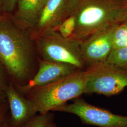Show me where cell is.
Masks as SVG:
<instances>
[{"instance_id": "15", "label": "cell", "mask_w": 127, "mask_h": 127, "mask_svg": "<svg viewBox=\"0 0 127 127\" xmlns=\"http://www.w3.org/2000/svg\"><path fill=\"white\" fill-rule=\"evenodd\" d=\"M75 27V18L73 16H70L61 24L57 31L64 37L69 38L72 36Z\"/></svg>"}, {"instance_id": "7", "label": "cell", "mask_w": 127, "mask_h": 127, "mask_svg": "<svg viewBox=\"0 0 127 127\" xmlns=\"http://www.w3.org/2000/svg\"><path fill=\"white\" fill-rule=\"evenodd\" d=\"M116 26L100 30L81 41L82 58L87 68L107 60L113 50L112 33Z\"/></svg>"}, {"instance_id": "16", "label": "cell", "mask_w": 127, "mask_h": 127, "mask_svg": "<svg viewBox=\"0 0 127 127\" xmlns=\"http://www.w3.org/2000/svg\"><path fill=\"white\" fill-rule=\"evenodd\" d=\"M9 110L7 100L0 102V127H3L7 120V114Z\"/></svg>"}, {"instance_id": "1", "label": "cell", "mask_w": 127, "mask_h": 127, "mask_svg": "<svg viewBox=\"0 0 127 127\" xmlns=\"http://www.w3.org/2000/svg\"><path fill=\"white\" fill-rule=\"evenodd\" d=\"M75 18L72 36L83 40L96 32L124 23L127 19L125 0H70L69 16Z\"/></svg>"}, {"instance_id": "2", "label": "cell", "mask_w": 127, "mask_h": 127, "mask_svg": "<svg viewBox=\"0 0 127 127\" xmlns=\"http://www.w3.org/2000/svg\"><path fill=\"white\" fill-rule=\"evenodd\" d=\"M86 78V69L79 70L63 79L32 89L26 93L27 98L40 114H48L84 93Z\"/></svg>"}, {"instance_id": "20", "label": "cell", "mask_w": 127, "mask_h": 127, "mask_svg": "<svg viewBox=\"0 0 127 127\" xmlns=\"http://www.w3.org/2000/svg\"><path fill=\"white\" fill-rule=\"evenodd\" d=\"M45 127H57V126L52 121V122H50V123H49L46 125V126Z\"/></svg>"}, {"instance_id": "21", "label": "cell", "mask_w": 127, "mask_h": 127, "mask_svg": "<svg viewBox=\"0 0 127 127\" xmlns=\"http://www.w3.org/2000/svg\"><path fill=\"white\" fill-rule=\"evenodd\" d=\"M1 7H2V0H0V10H1Z\"/></svg>"}, {"instance_id": "8", "label": "cell", "mask_w": 127, "mask_h": 127, "mask_svg": "<svg viewBox=\"0 0 127 127\" xmlns=\"http://www.w3.org/2000/svg\"><path fill=\"white\" fill-rule=\"evenodd\" d=\"M79 70L81 69L69 64L42 60L35 75L26 85L20 87L19 90L22 93L26 94L32 89L57 82Z\"/></svg>"}, {"instance_id": "12", "label": "cell", "mask_w": 127, "mask_h": 127, "mask_svg": "<svg viewBox=\"0 0 127 127\" xmlns=\"http://www.w3.org/2000/svg\"><path fill=\"white\" fill-rule=\"evenodd\" d=\"M113 50L127 48V25L120 24L114 27L112 33Z\"/></svg>"}, {"instance_id": "6", "label": "cell", "mask_w": 127, "mask_h": 127, "mask_svg": "<svg viewBox=\"0 0 127 127\" xmlns=\"http://www.w3.org/2000/svg\"><path fill=\"white\" fill-rule=\"evenodd\" d=\"M53 111L76 115L82 122L99 127H127V116L113 113L108 110L90 104L78 97L72 103L64 104Z\"/></svg>"}, {"instance_id": "4", "label": "cell", "mask_w": 127, "mask_h": 127, "mask_svg": "<svg viewBox=\"0 0 127 127\" xmlns=\"http://www.w3.org/2000/svg\"><path fill=\"white\" fill-rule=\"evenodd\" d=\"M38 48L44 60L69 64L84 69L81 41L65 38L58 31L43 34L37 38Z\"/></svg>"}, {"instance_id": "17", "label": "cell", "mask_w": 127, "mask_h": 127, "mask_svg": "<svg viewBox=\"0 0 127 127\" xmlns=\"http://www.w3.org/2000/svg\"><path fill=\"white\" fill-rule=\"evenodd\" d=\"M18 0H2V7L7 11H12L17 5Z\"/></svg>"}, {"instance_id": "24", "label": "cell", "mask_w": 127, "mask_h": 127, "mask_svg": "<svg viewBox=\"0 0 127 127\" xmlns=\"http://www.w3.org/2000/svg\"><path fill=\"white\" fill-rule=\"evenodd\" d=\"M125 0V1H126L127 2V0Z\"/></svg>"}, {"instance_id": "22", "label": "cell", "mask_w": 127, "mask_h": 127, "mask_svg": "<svg viewBox=\"0 0 127 127\" xmlns=\"http://www.w3.org/2000/svg\"><path fill=\"white\" fill-rule=\"evenodd\" d=\"M9 127V124H8V121L6 123H5V124L4 127Z\"/></svg>"}, {"instance_id": "10", "label": "cell", "mask_w": 127, "mask_h": 127, "mask_svg": "<svg viewBox=\"0 0 127 127\" xmlns=\"http://www.w3.org/2000/svg\"><path fill=\"white\" fill-rule=\"evenodd\" d=\"M5 91L10 113L8 120L9 127H21L36 114V108L31 101L24 96L12 85L8 86Z\"/></svg>"}, {"instance_id": "3", "label": "cell", "mask_w": 127, "mask_h": 127, "mask_svg": "<svg viewBox=\"0 0 127 127\" xmlns=\"http://www.w3.org/2000/svg\"><path fill=\"white\" fill-rule=\"evenodd\" d=\"M30 46L26 36L9 24L0 23V60L10 75L18 80L30 70Z\"/></svg>"}, {"instance_id": "18", "label": "cell", "mask_w": 127, "mask_h": 127, "mask_svg": "<svg viewBox=\"0 0 127 127\" xmlns=\"http://www.w3.org/2000/svg\"><path fill=\"white\" fill-rule=\"evenodd\" d=\"M7 100L5 91L4 90L0 89V102L4 101Z\"/></svg>"}, {"instance_id": "5", "label": "cell", "mask_w": 127, "mask_h": 127, "mask_svg": "<svg viewBox=\"0 0 127 127\" xmlns=\"http://www.w3.org/2000/svg\"><path fill=\"white\" fill-rule=\"evenodd\" d=\"M85 92L106 96L117 95L127 87V69L107 62L87 68Z\"/></svg>"}, {"instance_id": "14", "label": "cell", "mask_w": 127, "mask_h": 127, "mask_svg": "<svg viewBox=\"0 0 127 127\" xmlns=\"http://www.w3.org/2000/svg\"><path fill=\"white\" fill-rule=\"evenodd\" d=\"M53 115L51 113L35 115L31 118L21 127H45L46 125L52 122Z\"/></svg>"}, {"instance_id": "13", "label": "cell", "mask_w": 127, "mask_h": 127, "mask_svg": "<svg viewBox=\"0 0 127 127\" xmlns=\"http://www.w3.org/2000/svg\"><path fill=\"white\" fill-rule=\"evenodd\" d=\"M106 61L127 69V48L113 50Z\"/></svg>"}, {"instance_id": "23", "label": "cell", "mask_w": 127, "mask_h": 127, "mask_svg": "<svg viewBox=\"0 0 127 127\" xmlns=\"http://www.w3.org/2000/svg\"><path fill=\"white\" fill-rule=\"evenodd\" d=\"M124 23H125L126 25H127V19L126 20H125V21Z\"/></svg>"}, {"instance_id": "11", "label": "cell", "mask_w": 127, "mask_h": 127, "mask_svg": "<svg viewBox=\"0 0 127 127\" xmlns=\"http://www.w3.org/2000/svg\"><path fill=\"white\" fill-rule=\"evenodd\" d=\"M47 0H18L17 14L21 20L35 25Z\"/></svg>"}, {"instance_id": "9", "label": "cell", "mask_w": 127, "mask_h": 127, "mask_svg": "<svg viewBox=\"0 0 127 127\" xmlns=\"http://www.w3.org/2000/svg\"><path fill=\"white\" fill-rule=\"evenodd\" d=\"M70 0H47L35 26L37 38L49 32L57 31L69 17Z\"/></svg>"}, {"instance_id": "19", "label": "cell", "mask_w": 127, "mask_h": 127, "mask_svg": "<svg viewBox=\"0 0 127 127\" xmlns=\"http://www.w3.org/2000/svg\"><path fill=\"white\" fill-rule=\"evenodd\" d=\"M6 88H7V87L4 86V82H3L2 76H1V73H0V89L3 90L4 91H5Z\"/></svg>"}]
</instances>
